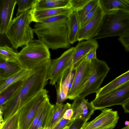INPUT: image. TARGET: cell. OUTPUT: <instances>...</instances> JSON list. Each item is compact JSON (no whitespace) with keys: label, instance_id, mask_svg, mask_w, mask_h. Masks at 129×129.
<instances>
[{"label":"cell","instance_id":"1","mask_svg":"<svg viewBox=\"0 0 129 129\" xmlns=\"http://www.w3.org/2000/svg\"><path fill=\"white\" fill-rule=\"evenodd\" d=\"M51 59L45 61L34 69L32 74L24 81L18 92L7 102L0 109L3 114V121H6L19 111L22 107L44 89L47 84V72Z\"/></svg>","mask_w":129,"mask_h":129},{"label":"cell","instance_id":"2","mask_svg":"<svg viewBox=\"0 0 129 129\" xmlns=\"http://www.w3.org/2000/svg\"><path fill=\"white\" fill-rule=\"evenodd\" d=\"M69 14L50 17L34 24V33L49 49L55 50L70 47L68 26Z\"/></svg>","mask_w":129,"mask_h":129},{"label":"cell","instance_id":"3","mask_svg":"<svg viewBox=\"0 0 129 129\" xmlns=\"http://www.w3.org/2000/svg\"><path fill=\"white\" fill-rule=\"evenodd\" d=\"M129 30V11L118 10L104 12L96 34L91 40L120 36Z\"/></svg>","mask_w":129,"mask_h":129},{"label":"cell","instance_id":"4","mask_svg":"<svg viewBox=\"0 0 129 129\" xmlns=\"http://www.w3.org/2000/svg\"><path fill=\"white\" fill-rule=\"evenodd\" d=\"M31 22L29 10L22 12L12 19L5 34L15 49L26 45L33 40L34 32L30 26Z\"/></svg>","mask_w":129,"mask_h":129},{"label":"cell","instance_id":"5","mask_svg":"<svg viewBox=\"0 0 129 129\" xmlns=\"http://www.w3.org/2000/svg\"><path fill=\"white\" fill-rule=\"evenodd\" d=\"M50 56L48 47L40 39H34L18 53L17 61L22 68L32 70L51 59Z\"/></svg>","mask_w":129,"mask_h":129},{"label":"cell","instance_id":"6","mask_svg":"<svg viewBox=\"0 0 129 129\" xmlns=\"http://www.w3.org/2000/svg\"><path fill=\"white\" fill-rule=\"evenodd\" d=\"M48 93L44 88L21 109L19 129H28L41 108L49 99Z\"/></svg>","mask_w":129,"mask_h":129},{"label":"cell","instance_id":"7","mask_svg":"<svg viewBox=\"0 0 129 129\" xmlns=\"http://www.w3.org/2000/svg\"><path fill=\"white\" fill-rule=\"evenodd\" d=\"M91 69L88 79L78 96L85 98L96 93L109 72L110 68L106 62L97 58L91 61Z\"/></svg>","mask_w":129,"mask_h":129},{"label":"cell","instance_id":"8","mask_svg":"<svg viewBox=\"0 0 129 129\" xmlns=\"http://www.w3.org/2000/svg\"><path fill=\"white\" fill-rule=\"evenodd\" d=\"M129 99V81L103 95L96 97L91 103L95 110L117 105L122 106Z\"/></svg>","mask_w":129,"mask_h":129},{"label":"cell","instance_id":"9","mask_svg":"<svg viewBox=\"0 0 129 129\" xmlns=\"http://www.w3.org/2000/svg\"><path fill=\"white\" fill-rule=\"evenodd\" d=\"M85 57L75 66L76 72L68 99L73 100L78 96L88 79L91 69V61L87 60Z\"/></svg>","mask_w":129,"mask_h":129},{"label":"cell","instance_id":"10","mask_svg":"<svg viewBox=\"0 0 129 129\" xmlns=\"http://www.w3.org/2000/svg\"><path fill=\"white\" fill-rule=\"evenodd\" d=\"M75 47H72L64 52L59 57L51 60L48 69L46 79L49 80V84L55 85L60 80L67 69V64L74 54Z\"/></svg>","mask_w":129,"mask_h":129},{"label":"cell","instance_id":"11","mask_svg":"<svg viewBox=\"0 0 129 129\" xmlns=\"http://www.w3.org/2000/svg\"><path fill=\"white\" fill-rule=\"evenodd\" d=\"M101 113L93 120L86 122L83 129H113L119 118L117 111L105 108Z\"/></svg>","mask_w":129,"mask_h":129},{"label":"cell","instance_id":"12","mask_svg":"<svg viewBox=\"0 0 129 129\" xmlns=\"http://www.w3.org/2000/svg\"><path fill=\"white\" fill-rule=\"evenodd\" d=\"M104 13L100 4L94 16L80 28L78 34V41L90 40L95 36L99 28Z\"/></svg>","mask_w":129,"mask_h":129},{"label":"cell","instance_id":"13","mask_svg":"<svg viewBox=\"0 0 129 129\" xmlns=\"http://www.w3.org/2000/svg\"><path fill=\"white\" fill-rule=\"evenodd\" d=\"M71 105L73 114L71 119L79 118L87 122L93 114L95 110L91 102L85 98L77 96L74 100Z\"/></svg>","mask_w":129,"mask_h":129},{"label":"cell","instance_id":"14","mask_svg":"<svg viewBox=\"0 0 129 129\" xmlns=\"http://www.w3.org/2000/svg\"><path fill=\"white\" fill-rule=\"evenodd\" d=\"M16 0H1L0 33L5 34L12 20Z\"/></svg>","mask_w":129,"mask_h":129},{"label":"cell","instance_id":"15","mask_svg":"<svg viewBox=\"0 0 129 129\" xmlns=\"http://www.w3.org/2000/svg\"><path fill=\"white\" fill-rule=\"evenodd\" d=\"M98 47V44L96 40H90L79 43L75 47L72 57L67 63V68L75 66L91 50Z\"/></svg>","mask_w":129,"mask_h":129},{"label":"cell","instance_id":"16","mask_svg":"<svg viewBox=\"0 0 129 129\" xmlns=\"http://www.w3.org/2000/svg\"><path fill=\"white\" fill-rule=\"evenodd\" d=\"M72 11L70 7H66L42 9H31L29 13L32 22L36 23L56 15L69 14Z\"/></svg>","mask_w":129,"mask_h":129},{"label":"cell","instance_id":"17","mask_svg":"<svg viewBox=\"0 0 129 129\" xmlns=\"http://www.w3.org/2000/svg\"><path fill=\"white\" fill-rule=\"evenodd\" d=\"M71 106V105L68 103L53 105L47 115L44 127L50 126L53 128L63 118L66 110Z\"/></svg>","mask_w":129,"mask_h":129},{"label":"cell","instance_id":"18","mask_svg":"<svg viewBox=\"0 0 129 129\" xmlns=\"http://www.w3.org/2000/svg\"><path fill=\"white\" fill-rule=\"evenodd\" d=\"M22 68L17 60L7 61L0 59V80L12 76Z\"/></svg>","mask_w":129,"mask_h":129},{"label":"cell","instance_id":"19","mask_svg":"<svg viewBox=\"0 0 129 129\" xmlns=\"http://www.w3.org/2000/svg\"><path fill=\"white\" fill-rule=\"evenodd\" d=\"M68 39L71 44L78 41L77 36L80 26L76 11H72L69 14L68 19Z\"/></svg>","mask_w":129,"mask_h":129},{"label":"cell","instance_id":"20","mask_svg":"<svg viewBox=\"0 0 129 129\" xmlns=\"http://www.w3.org/2000/svg\"><path fill=\"white\" fill-rule=\"evenodd\" d=\"M34 69L29 70L22 69L18 72L4 79L0 80V93L11 84L19 81L25 80L34 72Z\"/></svg>","mask_w":129,"mask_h":129},{"label":"cell","instance_id":"21","mask_svg":"<svg viewBox=\"0 0 129 129\" xmlns=\"http://www.w3.org/2000/svg\"><path fill=\"white\" fill-rule=\"evenodd\" d=\"M129 81V70L100 88L96 97L103 95Z\"/></svg>","mask_w":129,"mask_h":129},{"label":"cell","instance_id":"22","mask_svg":"<svg viewBox=\"0 0 129 129\" xmlns=\"http://www.w3.org/2000/svg\"><path fill=\"white\" fill-rule=\"evenodd\" d=\"M70 0H36L31 9H42L70 7Z\"/></svg>","mask_w":129,"mask_h":129},{"label":"cell","instance_id":"23","mask_svg":"<svg viewBox=\"0 0 129 129\" xmlns=\"http://www.w3.org/2000/svg\"><path fill=\"white\" fill-rule=\"evenodd\" d=\"M100 2L104 12L118 10L129 11V0H100Z\"/></svg>","mask_w":129,"mask_h":129},{"label":"cell","instance_id":"24","mask_svg":"<svg viewBox=\"0 0 129 129\" xmlns=\"http://www.w3.org/2000/svg\"><path fill=\"white\" fill-rule=\"evenodd\" d=\"M25 80H21L11 84L0 93V107L18 92L22 86Z\"/></svg>","mask_w":129,"mask_h":129},{"label":"cell","instance_id":"25","mask_svg":"<svg viewBox=\"0 0 129 129\" xmlns=\"http://www.w3.org/2000/svg\"><path fill=\"white\" fill-rule=\"evenodd\" d=\"M76 71V66L67 68L62 74L59 80L61 88L68 94L72 85Z\"/></svg>","mask_w":129,"mask_h":129},{"label":"cell","instance_id":"26","mask_svg":"<svg viewBox=\"0 0 129 129\" xmlns=\"http://www.w3.org/2000/svg\"><path fill=\"white\" fill-rule=\"evenodd\" d=\"M18 53L7 45L0 47V59L7 61L17 60Z\"/></svg>","mask_w":129,"mask_h":129},{"label":"cell","instance_id":"27","mask_svg":"<svg viewBox=\"0 0 129 129\" xmlns=\"http://www.w3.org/2000/svg\"><path fill=\"white\" fill-rule=\"evenodd\" d=\"M99 3L100 0H90L82 8L76 11L80 26L88 13Z\"/></svg>","mask_w":129,"mask_h":129},{"label":"cell","instance_id":"28","mask_svg":"<svg viewBox=\"0 0 129 129\" xmlns=\"http://www.w3.org/2000/svg\"><path fill=\"white\" fill-rule=\"evenodd\" d=\"M20 111L6 121L0 123V129H18Z\"/></svg>","mask_w":129,"mask_h":129},{"label":"cell","instance_id":"29","mask_svg":"<svg viewBox=\"0 0 129 129\" xmlns=\"http://www.w3.org/2000/svg\"><path fill=\"white\" fill-rule=\"evenodd\" d=\"M50 102L49 99L45 104L42 112L40 117L37 124L34 129H39L44 128L47 115L50 109L53 106Z\"/></svg>","mask_w":129,"mask_h":129},{"label":"cell","instance_id":"30","mask_svg":"<svg viewBox=\"0 0 129 129\" xmlns=\"http://www.w3.org/2000/svg\"><path fill=\"white\" fill-rule=\"evenodd\" d=\"M18 8L16 14L17 16L22 12L29 10L32 7L36 0H16Z\"/></svg>","mask_w":129,"mask_h":129},{"label":"cell","instance_id":"31","mask_svg":"<svg viewBox=\"0 0 129 129\" xmlns=\"http://www.w3.org/2000/svg\"><path fill=\"white\" fill-rule=\"evenodd\" d=\"M56 83L54 85L57 93L56 103L61 104H63V103L68 99V94L65 93L62 88L59 81Z\"/></svg>","mask_w":129,"mask_h":129},{"label":"cell","instance_id":"32","mask_svg":"<svg viewBox=\"0 0 129 129\" xmlns=\"http://www.w3.org/2000/svg\"><path fill=\"white\" fill-rule=\"evenodd\" d=\"M90 0H70V7L72 11H76L81 9Z\"/></svg>","mask_w":129,"mask_h":129},{"label":"cell","instance_id":"33","mask_svg":"<svg viewBox=\"0 0 129 129\" xmlns=\"http://www.w3.org/2000/svg\"><path fill=\"white\" fill-rule=\"evenodd\" d=\"M87 121L79 118L75 119L72 122L68 129H82Z\"/></svg>","mask_w":129,"mask_h":129},{"label":"cell","instance_id":"34","mask_svg":"<svg viewBox=\"0 0 129 129\" xmlns=\"http://www.w3.org/2000/svg\"><path fill=\"white\" fill-rule=\"evenodd\" d=\"M118 40L124 47L125 50L129 52V30L119 37Z\"/></svg>","mask_w":129,"mask_h":129},{"label":"cell","instance_id":"35","mask_svg":"<svg viewBox=\"0 0 129 129\" xmlns=\"http://www.w3.org/2000/svg\"><path fill=\"white\" fill-rule=\"evenodd\" d=\"M100 5V2L96 5L88 13L81 25L80 28L86 24L94 16Z\"/></svg>","mask_w":129,"mask_h":129},{"label":"cell","instance_id":"36","mask_svg":"<svg viewBox=\"0 0 129 129\" xmlns=\"http://www.w3.org/2000/svg\"><path fill=\"white\" fill-rule=\"evenodd\" d=\"M73 120L72 119H67L63 118L53 129H63L67 126H68Z\"/></svg>","mask_w":129,"mask_h":129},{"label":"cell","instance_id":"37","mask_svg":"<svg viewBox=\"0 0 129 129\" xmlns=\"http://www.w3.org/2000/svg\"><path fill=\"white\" fill-rule=\"evenodd\" d=\"M98 48H95L91 50L85 56V59L87 61H91L92 60L97 58L96 50Z\"/></svg>","mask_w":129,"mask_h":129},{"label":"cell","instance_id":"38","mask_svg":"<svg viewBox=\"0 0 129 129\" xmlns=\"http://www.w3.org/2000/svg\"><path fill=\"white\" fill-rule=\"evenodd\" d=\"M44 105L41 109L38 114L37 115L35 118L34 119L28 129H34L36 126L40 117L42 112Z\"/></svg>","mask_w":129,"mask_h":129},{"label":"cell","instance_id":"39","mask_svg":"<svg viewBox=\"0 0 129 129\" xmlns=\"http://www.w3.org/2000/svg\"><path fill=\"white\" fill-rule=\"evenodd\" d=\"M73 114V111L71 106L68 108L66 111L63 118L71 120Z\"/></svg>","mask_w":129,"mask_h":129},{"label":"cell","instance_id":"40","mask_svg":"<svg viewBox=\"0 0 129 129\" xmlns=\"http://www.w3.org/2000/svg\"><path fill=\"white\" fill-rule=\"evenodd\" d=\"M124 112L129 113V99L122 106Z\"/></svg>","mask_w":129,"mask_h":129},{"label":"cell","instance_id":"41","mask_svg":"<svg viewBox=\"0 0 129 129\" xmlns=\"http://www.w3.org/2000/svg\"><path fill=\"white\" fill-rule=\"evenodd\" d=\"M53 127L50 126H48L45 127L43 129H53Z\"/></svg>","mask_w":129,"mask_h":129},{"label":"cell","instance_id":"42","mask_svg":"<svg viewBox=\"0 0 129 129\" xmlns=\"http://www.w3.org/2000/svg\"><path fill=\"white\" fill-rule=\"evenodd\" d=\"M125 124L126 126L129 125V121H126L125 122Z\"/></svg>","mask_w":129,"mask_h":129},{"label":"cell","instance_id":"43","mask_svg":"<svg viewBox=\"0 0 129 129\" xmlns=\"http://www.w3.org/2000/svg\"><path fill=\"white\" fill-rule=\"evenodd\" d=\"M129 125H127L121 129H128Z\"/></svg>","mask_w":129,"mask_h":129},{"label":"cell","instance_id":"44","mask_svg":"<svg viewBox=\"0 0 129 129\" xmlns=\"http://www.w3.org/2000/svg\"><path fill=\"white\" fill-rule=\"evenodd\" d=\"M68 126H67L66 127H65L63 129H68Z\"/></svg>","mask_w":129,"mask_h":129},{"label":"cell","instance_id":"45","mask_svg":"<svg viewBox=\"0 0 129 129\" xmlns=\"http://www.w3.org/2000/svg\"><path fill=\"white\" fill-rule=\"evenodd\" d=\"M43 128L41 127V128H40L39 129H43Z\"/></svg>","mask_w":129,"mask_h":129},{"label":"cell","instance_id":"46","mask_svg":"<svg viewBox=\"0 0 129 129\" xmlns=\"http://www.w3.org/2000/svg\"><path fill=\"white\" fill-rule=\"evenodd\" d=\"M128 129H129V126H128Z\"/></svg>","mask_w":129,"mask_h":129},{"label":"cell","instance_id":"47","mask_svg":"<svg viewBox=\"0 0 129 129\" xmlns=\"http://www.w3.org/2000/svg\"><path fill=\"white\" fill-rule=\"evenodd\" d=\"M18 129H19V128Z\"/></svg>","mask_w":129,"mask_h":129},{"label":"cell","instance_id":"48","mask_svg":"<svg viewBox=\"0 0 129 129\" xmlns=\"http://www.w3.org/2000/svg\"><path fill=\"white\" fill-rule=\"evenodd\" d=\"M82 129H83V128H82Z\"/></svg>","mask_w":129,"mask_h":129}]
</instances>
